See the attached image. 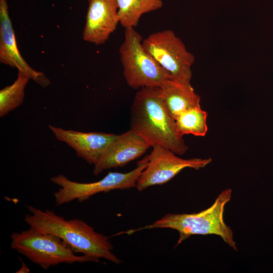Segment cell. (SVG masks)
I'll return each mask as SVG.
<instances>
[{
  "instance_id": "6da1fadb",
  "label": "cell",
  "mask_w": 273,
  "mask_h": 273,
  "mask_svg": "<svg viewBox=\"0 0 273 273\" xmlns=\"http://www.w3.org/2000/svg\"><path fill=\"white\" fill-rule=\"evenodd\" d=\"M130 126L151 147L160 145L179 155L189 149L165 107L160 86L144 87L136 92L131 108Z\"/></svg>"
},
{
  "instance_id": "7a4b0ae2",
  "label": "cell",
  "mask_w": 273,
  "mask_h": 273,
  "mask_svg": "<svg viewBox=\"0 0 273 273\" xmlns=\"http://www.w3.org/2000/svg\"><path fill=\"white\" fill-rule=\"evenodd\" d=\"M30 213L25 215V221L38 231L57 236L67 244L75 253L104 258L115 264L121 260L113 252V246L108 237L99 233L83 220L66 219L53 211L42 210L29 205Z\"/></svg>"
},
{
  "instance_id": "3957f363",
  "label": "cell",
  "mask_w": 273,
  "mask_h": 273,
  "mask_svg": "<svg viewBox=\"0 0 273 273\" xmlns=\"http://www.w3.org/2000/svg\"><path fill=\"white\" fill-rule=\"evenodd\" d=\"M232 194L231 189H225L218 195L212 205L205 210L189 214L168 213L153 223L125 233L131 234L143 230L173 229L179 233L176 246L192 235H215L221 237L229 246L237 251L233 231L223 219L224 208L231 200Z\"/></svg>"
},
{
  "instance_id": "277c9868",
  "label": "cell",
  "mask_w": 273,
  "mask_h": 273,
  "mask_svg": "<svg viewBox=\"0 0 273 273\" xmlns=\"http://www.w3.org/2000/svg\"><path fill=\"white\" fill-rule=\"evenodd\" d=\"M11 238L12 249L44 270L62 263L99 262V260L88 255H76L59 238L32 227L21 232L13 233Z\"/></svg>"
},
{
  "instance_id": "5b68a950",
  "label": "cell",
  "mask_w": 273,
  "mask_h": 273,
  "mask_svg": "<svg viewBox=\"0 0 273 273\" xmlns=\"http://www.w3.org/2000/svg\"><path fill=\"white\" fill-rule=\"evenodd\" d=\"M142 36L134 28L125 29L119 50L123 74L127 84L139 90L147 86H161L169 79L168 73L144 49Z\"/></svg>"
},
{
  "instance_id": "8992f818",
  "label": "cell",
  "mask_w": 273,
  "mask_h": 273,
  "mask_svg": "<svg viewBox=\"0 0 273 273\" xmlns=\"http://www.w3.org/2000/svg\"><path fill=\"white\" fill-rule=\"evenodd\" d=\"M143 48L168 73L169 79L190 85L193 54L170 29L157 31L143 40Z\"/></svg>"
},
{
  "instance_id": "52a82bcc",
  "label": "cell",
  "mask_w": 273,
  "mask_h": 273,
  "mask_svg": "<svg viewBox=\"0 0 273 273\" xmlns=\"http://www.w3.org/2000/svg\"><path fill=\"white\" fill-rule=\"evenodd\" d=\"M148 156L140 161L132 170L121 173L110 172L101 179L91 183H79L70 180L63 174L50 178L51 181L60 187L54 194L55 202L60 206L74 200L82 202L94 195L108 192L114 190H125L135 187L138 179L147 167Z\"/></svg>"
},
{
  "instance_id": "ba28073f",
  "label": "cell",
  "mask_w": 273,
  "mask_h": 273,
  "mask_svg": "<svg viewBox=\"0 0 273 273\" xmlns=\"http://www.w3.org/2000/svg\"><path fill=\"white\" fill-rule=\"evenodd\" d=\"M148 155L147 167L139 176L135 188L139 191L169 181L186 168L196 170L211 163V158L183 159L163 146L155 145Z\"/></svg>"
},
{
  "instance_id": "9c48e42d",
  "label": "cell",
  "mask_w": 273,
  "mask_h": 273,
  "mask_svg": "<svg viewBox=\"0 0 273 273\" xmlns=\"http://www.w3.org/2000/svg\"><path fill=\"white\" fill-rule=\"evenodd\" d=\"M0 62L17 68L43 88L51 83L43 72L33 69L21 56L17 44L7 0H0Z\"/></svg>"
},
{
  "instance_id": "30bf717a",
  "label": "cell",
  "mask_w": 273,
  "mask_h": 273,
  "mask_svg": "<svg viewBox=\"0 0 273 273\" xmlns=\"http://www.w3.org/2000/svg\"><path fill=\"white\" fill-rule=\"evenodd\" d=\"M150 147L144 139L131 129L117 135L94 165L93 173L98 175L112 168L123 167L142 156Z\"/></svg>"
},
{
  "instance_id": "8fae6325",
  "label": "cell",
  "mask_w": 273,
  "mask_h": 273,
  "mask_svg": "<svg viewBox=\"0 0 273 273\" xmlns=\"http://www.w3.org/2000/svg\"><path fill=\"white\" fill-rule=\"evenodd\" d=\"M82 38L96 45L104 44L119 23L115 0H88Z\"/></svg>"
},
{
  "instance_id": "7c38bea8",
  "label": "cell",
  "mask_w": 273,
  "mask_h": 273,
  "mask_svg": "<svg viewBox=\"0 0 273 273\" xmlns=\"http://www.w3.org/2000/svg\"><path fill=\"white\" fill-rule=\"evenodd\" d=\"M56 138L71 147L77 155L95 165L117 135L99 132H84L49 125Z\"/></svg>"
},
{
  "instance_id": "4fadbf2b",
  "label": "cell",
  "mask_w": 273,
  "mask_h": 273,
  "mask_svg": "<svg viewBox=\"0 0 273 273\" xmlns=\"http://www.w3.org/2000/svg\"><path fill=\"white\" fill-rule=\"evenodd\" d=\"M160 87L165 107L174 120L183 112L200 106V97L191 85L168 79Z\"/></svg>"
},
{
  "instance_id": "5bb4252c",
  "label": "cell",
  "mask_w": 273,
  "mask_h": 273,
  "mask_svg": "<svg viewBox=\"0 0 273 273\" xmlns=\"http://www.w3.org/2000/svg\"><path fill=\"white\" fill-rule=\"evenodd\" d=\"M119 23L125 29L134 28L144 14L162 7V0H115Z\"/></svg>"
},
{
  "instance_id": "9a60e30c",
  "label": "cell",
  "mask_w": 273,
  "mask_h": 273,
  "mask_svg": "<svg viewBox=\"0 0 273 273\" xmlns=\"http://www.w3.org/2000/svg\"><path fill=\"white\" fill-rule=\"evenodd\" d=\"M207 118V113L201 106L183 112L175 119L178 133L182 136L188 134L205 136L208 131Z\"/></svg>"
},
{
  "instance_id": "2e32d148",
  "label": "cell",
  "mask_w": 273,
  "mask_h": 273,
  "mask_svg": "<svg viewBox=\"0 0 273 273\" xmlns=\"http://www.w3.org/2000/svg\"><path fill=\"white\" fill-rule=\"evenodd\" d=\"M30 79L27 75L18 71L15 81L0 90V117H4L23 103L25 88Z\"/></svg>"
}]
</instances>
